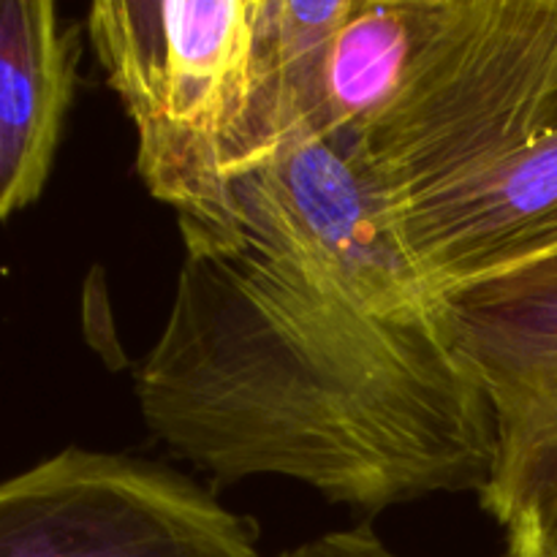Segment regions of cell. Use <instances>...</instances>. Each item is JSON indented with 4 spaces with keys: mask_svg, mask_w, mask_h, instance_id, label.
Listing matches in <instances>:
<instances>
[{
    "mask_svg": "<svg viewBox=\"0 0 557 557\" xmlns=\"http://www.w3.org/2000/svg\"><path fill=\"white\" fill-rule=\"evenodd\" d=\"M185 259L136 370L147 428L218 482L281 476L379 511L487 487L495 422L449 308L379 315L228 232Z\"/></svg>",
    "mask_w": 557,
    "mask_h": 557,
    "instance_id": "6da1fadb",
    "label": "cell"
},
{
    "mask_svg": "<svg viewBox=\"0 0 557 557\" xmlns=\"http://www.w3.org/2000/svg\"><path fill=\"white\" fill-rule=\"evenodd\" d=\"M256 0H96L87 36L136 128V172L180 221L218 226L250 166Z\"/></svg>",
    "mask_w": 557,
    "mask_h": 557,
    "instance_id": "7a4b0ae2",
    "label": "cell"
},
{
    "mask_svg": "<svg viewBox=\"0 0 557 557\" xmlns=\"http://www.w3.org/2000/svg\"><path fill=\"white\" fill-rule=\"evenodd\" d=\"M207 228L321 277L379 315L446 308L354 134L288 136L228 185L226 215Z\"/></svg>",
    "mask_w": 557,
    "mask_h": 557,
    "instance_id": "3957f363",
    "label": "cell"
},
{
    "mask_svg": "<svg viewBox=\"0 0 557 557\" xmlns=\"http://www.w3.org/2000/svg\"><path fill=\"white\" fill-rule=\"evenodd\" d=\"M0 557H261L259 533L158 462L69 446L0 482Z\"/></svg>",
    "mask_w": 557,
    "mask_h": 557,
    "instance_id": "277c9868",
    "label": "cell"
},
{
    "mask_svg": "<svg viewBox=\"0 0 557 557\" xmlns=\"http://www.w3.org/2000/svg\"><path fill=\"white\" fill-rule=\"evenodd\" d=\"M457 346L495 422L479 500L511 528L557 525V253L446 294Z\"/></svg>",
    "mask_w": 557,
    "mask_h": 557,
    "instance_id": "5b68a950",
    "label": "cell"
},
{
    "mask_svg": "<svg viewBox=\"0 0 557 557\" xmlns=\"http://www.w3.org/2000/svg\"><path fill=\"white\" fill-rule=\"evenodd\" d=\"M400 232L444 294L557 253V123L392 196Z\"/></svg>",
    "mask_w": 557,
    "mask_h": 557,
    "instance_id": "8992f818",
    "label": "cell"
},
{
    "mask_svg": "<svg viewBox=\"0 0 557 557\" xmlns=\"http://www.w3.org/2000/svg\"><path fill=\"white\" fill-rule=\"evenodd\" d=\"M79 30L52 0H0V221L47 188L76 92Z\"/></svg>",
    "mask_w": 557,
    "mask_h": 557,
    "instance_id": "52a82bcc",
    "label": "cell"
},
{
    "mask_svg": "<svg viewBox=\"0 0 557 557\" xmlns=\"http://www.w3.org/2000/svg\"><path fill=\"white\" fill-rule=\"evenodd\" d=\"M424 0H351L324 69L321 136L364 134L406 82Z\"/></svg>",
    "mask_w": 557,
    "mask_h": 557,
    "instance_id": "ba28073f",
    "label": "cell"
},
{
    "mask_svg": "<svg viewBox=\"0 0 557 557\" xmlns=\"http://www.w3.org/2000/svg\"><path fill=\"white\" fill-rule=\"evenodd\" d=\"M277 557H406L389 547L373 528H351V531L324 533L319 539L286 549Z\"/></svg>",
    "mask_w": 557,
    "mask_h": 557,
    "instance_id": "9c48e42d",
    "label": "cell"
},
{
    "mask_svg": "<svg viewBox=\"0 0 557 557\" xmlns=\"http://www.w3.org/2000/svg\"><path fill=\"white\" fill-rule=\"evenodd\" d=\"M504 557H557V547L539 525L517 522V525L506 528Z\"/></svg>",
    "mask_w": 557,
    "mask_h": 557,
    "instance_id": "30bf717a",
    "label": "cell"
},
{
    "mask_svg": "<svg viewBox=\"0 0 557 557\" xmlns=\"http://www.w3.org/2000/svg\"><path fill=\"white\" fill-rule=\"evenodd\" d=\"M544 533H547V536H549V542H553L555 547H557V525H555V528H549V531H544Z\"/></svg>",
    "mask_w": 557,
    "mask_h": 557,
    "instance_id": "8fae6325",
    "label": "cell"
}]
</instances>
